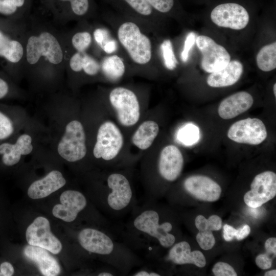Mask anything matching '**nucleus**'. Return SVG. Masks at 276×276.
<instances>
[{
    "label": "nucleus",
    "mask_w": 276,
    "mask_h": 276,
    "mask_svg": "<svg viewBox=\"0 0 276 276\" xmlns=\"http://www.w3.org/2000/svg\"><path fill=\"white\" fill-rule=\"evenodd\" d=\"M155 201L145 200L143 204L138 203L120 230L122 241L136 253L144 252L146 258L154 254L158 247L168 249L176 241L172 232L173 224L163 219V212Z\"/></svg>",
    "instance_id": "f257e3e1"
},
{
    "label": "nucleus",
    "mask_w": 276,
    "mask_h": 276,
    "mask_svg": "<svg viewBox=\"0 0 276 276\" xmlns=\"http://www.w3.org/2000/svg\"><path fill=\"white\" fill-rule=\"evenodd\" d=\"M101 15L116 36L129 70L150 75L154 72L157 59L151 35L114 10L104 11Z\"/></svg>",
    "instance_id": "f03ea898"
},
{
    "label": "nucleus",
    "mask_w": 276,
    "mask_h": 276,
    "mask_svg": "<svg viewBox=\"0 0 276 276\" xmlns=\"http://www.w3.org/2000/svg\"><path fill=\"white\" fill-rule=\"evenodd\" d=\"M77 240L84 250L99 256L121 275H129L134 268L143 264L137 253L117 240L111 229L84 227L78 232Z\"/></svg>",
    "instance_id": "7ed1b4c3"
},
{
    "label": "nucleus",
    "mask_w": 276,
    "mask_h": 276,
    "mask_svg": "<svg viewBox=\"0 0 276 276\" xmlns=\"http://www.w3.org/2000/svg\"><path fill=\"white\" fill-rule=\"evenodd\" d=\"M97 198L101 209L112 219L122 218L130 214L139 203L130 180L118 172L108 173Z\"/></svg>",
    "instance_id": "20e7f679"
},
{
    "label": "nucleus",
    "mask_w": 276,
    "mask_h": 276,
    "mask_svg": "<svg viewBox=\"0 0 276 276\" xmlns=\"http://www.w3.org/2000/svg\"><path fill=\"white\" fill-rule=\"evenodd\" d=\"M114 11L137 24L156 38L160 28V15L145 0H101Z\"/></svg>",
    "instance_id": "39448f33"
},
{
    "label": "nucleus",
    "mask_w": 276,
    "mask_h": 276,
    "mask_svg": "<svg viewBox=\"0 0 276 276\" xmlns=\"http://www.w3.org/2000/svg\"><path fill=\"white\" fill-rule=\"evenodd\" d=\"M44 9L57 25H63L73 21H90L98 16L95 0H51Z\"/></svg>",
    "instance_id": "423d86ee"
},
{
    "label": "nucleus",
    "mask_w": 276,
    "mask_h": 276,
    "mask_svg": "<svg viewBox=\"0 0 276 276\" xmlns=\"http://www.w3.org/2000/svg\"><path fill=\"white\" fill-rule=\"evenodd\" d=\"M108 100L114 109L121 125L130 127L135 125L140 117V106L138 97L131 89L117 86L108 93Z\"/></svg>",
    "instance_id": "0eeeda50"
},
{
    "label": "nucleus",
    "mask_w": 276,
    "mask_h": 276,
    "mask_svg": "<svg viewBox=\"0 0 276 276\" xmlns=\"http://www.w3.org/2000/svg\"><path fill=\"white\" fill-rule=\"evenodd\" d=\"M85 141L82 124L78 121L73 120L66 126L64 134L58 143V154L69 162L79 161L86 155Z\"/></svg>",
    "instance_id": "6e6552de"
},
{
    "label": "nucleus",
    "mask_w": 276,
    "mask_h": 276,
    "mask_svg": "<svg viewBox=\"0 0 276 276\" xmlns=\"http://www.w3.org/2000/svg\"><path fill=\"white\" fill-rule=\"evenodd\" d=\"M123 145V135L117 126L106 121L99 127L93 154L98 159L109 162L119 154Z\"/></svg>",
    "instance_id": "1a4fd4ad"
},
{
    "label": "nucleus",
    "mask_w": 276,
    "mask_h": 276,
    "mask_svg": "<svg viewBox=\"0 0 276 276\" xmlns=\"http://www.w3.org/2000/svg\"><path fill=\"white\" fill-rule=\"evenodd\" d=\"M24 30L0 24V60L2 63L22 65Z\"/></svg>",
    "instance_id": "9d476101"
},
{
    "label": "nucleus",
    "mask_w": 276,
    "mask_h": 276,
    "mask_svg": "<svg viewBox=\"0 0 276 276\" xmlns=\"http://www.w3.org/2000/svg\"><path fill=\"white\" fill-rule=\"evenodd\" d=\"M276 195V174L267 171L257 175L250 185V190L244 196L245 204L258 208L273 199Z\"/></svg>",
    "instance_id": "9b49d317"
},
{
    "label": "nucleus",
    "mask_w": 276,
    "mask_h": 276,
    "mask_svg": "<svg viewBox=\"0 0 276 276\" xmlns=\"http://www.w3.org/2000/svg\"><path fill=\"white\" fill-rule=\"evenodd\" d=\"M195 42L202 55L201 65L205 72L211 73L218 71L230 61L231 56L226 50L211 38L200 35Z\"/></svg>",
    "instance_id": "f8f14e48"
},
{
    "label": "nucleus",
    "mask_w": 276,
    "mask_h": 276,
    "mask_svg": "<svg viewBox=\"0 0 276 276\" xmlns=\"http://www.w3.org/2000/svg\"><path fill=\"white\" fill-rule=\"evenodd\" d=\"M263 122L258 118H247L237 121L229 128L227 136L231 140L242 144L257 145L267 137Z\"/></svg>",
    "instance_id": "ddd939ff"
},
{
    "label": "nucleus",
    "mask_w": 276,
    "mask_h": 276,
    "mask_svg": "<svg viewBox=\"0 0 276 276\" xmlns=\"http://www.w3.org/2000/svg\"><path fill=\"white\" fill-rule=\"evenodd\" d=\"M26 237L29 245L47 249L52 254H58L62 250L59 240L51 232L49 221L39 216L27 227Z\"/></svg>",
    "instance_id": "4468645a"
},
{
    "label": "nucleus",
    "mask_w": 276,
    "mask_h": 276,
    "mask_svg": "<svg viewBox=\"0 0 276 276\" xmlns=\"http://www.w3.org/2000/svg\"><path fill=\"white\" fill-rule=\"evenodd\" d=\"M212 21L219 27L241 30L247 25L249 16L241 5L233 3L219 5L211 12Z\"/></svg>",
    "instance_id": "2eb2a0df"
},
{
    "label": "nucleus",
    "mask_w": 276,
    "mask_h": 276,
    "mask_svg": "<svg viewBox=\"0 0 276 276\" xmlns=\"http://www.w3.org/2000/svg\"><path fill=\"white\" fill-rule=\"evenodd\" d=\"M34 0H0V24L16 28L25 27Z\"/></svg>",
    "instance_id": "dca6fc26"
},
{
    "label": "nucleus",
    "mask_w": 276,
    "mask_h": 276,
    "mask_svg": "<svg viewBox=\"0 0 276 276\" xmlns=\"http://www.w3.org/2000/svg\"><path fill=\"white\" fill-rule=\"evenodd\" d=\"M60 204H56L53 208L54 217L66 222L76 220L79 215L88 205L86 196L77 190H66L60 196Z\"/></svg>",
    "instance_id": "f3484780"
},
{
    "label": "nucleus",
    "mask_w": 276,
    "mask_h": 276,
    "mask_svg": "<svg viewBox=\"0 0 276 276\" xmlns=\"http://www.w3.org/2000/svg\"><path fill=\"white\" fill-rule=\"evenodd\" d=\"M183 163V157L180 150L174 145H167L160 152L156 171L163 180L173 182L180 176Z\"/></svg>",
    "instance_id": "a211bd4d"
},
{
    "label": "nucleus",
    "mask_w": 276,
    "mask_h": 276,
    "mask_svg": "<svg viewBox=\"0 0 276 276\" xmlns=\"http://www.w3.org/2000/svg\"><path fill=\"white\" fill-rule=\"evenodd\" d=\"M182 186L187 193L204 201H216L221 194L220 186L211 178L203 175L187 177L184 180Z\"/></svg>",
    "instance_id": "6ab92c4d"
},
{
    "label": "nucleus",
    "mask_w": 276,
    "mask_h": 276,
    "mask_svg": "<svg viewBox=\"0 0 276 276\" xmlns=\"http://www.w3.org/2000/svg\"><path fill=\"white\" fill-rule=\"evenodd\" d=\"M66 54L75 52H90L94 48L92 23L77 22L71 31L65 32Z\"/></svg>",
    "instance_id": "aec40b11"
},
{
    "label": "nucleus",
    "mask_w": 276,
    "mask_h": 276,
    "mask_svg": "<svg viewBox=\"0 0 276 276\" xmlns=\"http://www.w3.org/2000/svg\"><path fill=\"white\" fill-rule=\"evenodd\" d=\"M169 248L165 258L167 262L176 265L192 264L201 268L206 265V260L202 252L199 250L192 251L191 246L187 241L176 242Z\"/></svg>",
    "instance_id": "412c9836"
},
{
    "label": "nucleus",
    "mask_w": 276,
    "mask_h": 276,
    "mask_svg": "<svg viewBox=\"0 0 276 276\" xmlns=\"http://www.w3.org/2000/svg\"><path fill=\"white\" fill-rule=\"evenodd\" d=\"M92 23L94 50L98 55L120 54L123 55L119 43L108 26L94 21Z\"/></svg>",
    "instance_id": "4be33fe9"
},
{
    "label": "nucleus",
    "mask_w": 276,
    "mask_h": 276,
    "mask_svg": "<svg viewBox=\"0 0 276 276\" xmlns=\"http://www.w3.org/2000/svg\"><path fill=\"white\" fill-rule=\"evenodd\" d=\"M253 103L254 99L250 94L239 91L223 100L219 106L218 112L222 119H231L248 110Z\"/></svg>",
    "instance_id": "5701e85b"
},
{
    "label": "nucleus",
    "mask_w": 276,
    "mask_h": 276,
    "mask_svg": "<svg viewBox=\"0 0 276 276\" xmlns=\"http://www.w3.org/2000/svg\"><path fill=\"white\" fill-rule=\"evenodd\" d=\"M66 183L62 173L58 170H53L43 178L33 182L28 190V196L33 199L46 197L57 191Z\"/></svg>",
    "instance_id": "b1692460"
},
{
    "label": "nucleus",
    "mask_w": 276,
    "mask_h": 276,
    "mask_svg": "<svg viewBox=\"0 0 276 276\" xmlns=\"http://www.w3.org/2000/svg\"><path fill=\"white\" fill-rule=\"evenodd\" d=\"M45 249L33 246H27L24 250L26 257L35 263L41 273L45 276H56L60 272L57 261Z\"/></svg>",
    "instance_id": "393cba45"
},
{
    "label": "nucleus",
    "mask_w": 276,
    "mask_h": 276,
    "mask_svg": "<svg viewBox=\"0 0 276 276\" xmlns=\"http://www.w3.org/2000/svg\"><path fill=\"white\" fill-rule=\"evenodd\" d=\"M33 150L32 138L27 134L20 135L15 144L3 143L0 145V154L2 162L8 166L17 164L22 155L30 154Z\"/></svg>",
    "instance_id": "a878e982"
},
{
    "label": "nucleus",
    "mask_w": 276,
    "mask_h": 276,
    "mask_svg": "<svg viewBox=\"0 0 276 276\" xmlns=\"http://www.w3.org/2000/svg\"><path fill=\"white\" fill-rule=\"evenodd\" d=\"M243 72L242 63L237 61H229L223 68L211 73L207 79L208 84L213 87H223L235 84Z\"/></svg>",
    "instance_id": "bb28decb"
},
{
    "label": "nucleus",
    "mask_w": 276,
    "mask_h": 276,
    "mask_svg": "<svg viewBox=\"0 0 276 276\" xmlns=\"http://www.w3.org/2000/svg\"><path fill=\"white\" fill-rule=\"evenodd\" d=\"M102 77L110 82H117L129 70L124 57L120 54L102 56L100 58Z\"/></svg>",
    "instance_id": "cd10ccee"
},
{
    "label": "nucleus",
    "mask_w": 276,
    "mask_h": 276,
    "mask_svg": "<svg viewBox=\"0 0 276 276\" xmlns=\"http://www.w3.org/2000/svg\"><path fill=\"white\" fill-rule=\"evenodd\" d=\"M159 132V126L155 121L148 120L142 123L133 133V144L141 150L149 148Z\"/></svg>",
    "instance_id": "c85d7f7f"
},
{
    "label": "nucleus",
    "mask_w": 276,
    "mask_h": 276,
    "mask_svg": "<svg viewBox=\"0 0 276 276\" xmlns=\"http://www.w3.org/2000/svg\"><path fill=\"white\" fill-rule=\"evenodd\" d=\"M258 67L264 72H269L276 68V42L265 45L257 55Z\"/></svg>",
    "instance_id": "c756f323"
},
{
    "label": "nucleus",
    "mask_w": 276,
    "mask_h": 276,
    "mask_svg": "<svg viewBox=\"0 0 276 276\" xmlns=\"http://www.w3.org/2000/svg\"><path fill=\"white\" fill-rule=\"evenodd\" d=\"M158 49L164 66L170 71L175 69L178 61L175 56L171 41L169 39H164L159 44Z\"/></svg>",
    "instance_id": "7c9ffc66"
},
{
    "label": "nucleus",
    "mask_w": 276,
    "mask_h": 276,
    "mask_svg": "<svg viewBox=\"0 0 276 276\" xmlns=\"http://www.w3.org/2000/svg\"><path fill=\"white\" fill-rule=\"evenodd\" d=\"M178 140L186 145L195 144L199 139V130L193 124H188L183 126L178 133Z\"/></svg>",
    "instance_id": "2f4dec72"
},
{
    "label": "nucleus",
    "mask_w": 276,
    "mask_h": 276,
    "mask_svg": "<svg viewBox=\"0 0 276 276\" xmlns=\"http://www.w3.org/2000/svg\"><path fill=\"white\" fill-rule=\"evenodd\" d=\"M196 239L199 246L204 250L212 249L215 244V239L211 231H199Z\"/></svg>",
    "instance_id": "473e14b6"
},
{
    "label": "nucleus",
    "mask_w": 276,
    "mask_h": 276,
    "mask_svg": "<svg viewBox=\"0 0 276 276\" xmlns=\"http://www.w3.org/2000/svg\"><path fill=\"white\" fill-rule=\"evenodd\" d=\"M13 131L14 128L12 121L0 111V140L9 137Z\"/></svg>",
    "instance_id": "72a5a7b5"
},
{
    "label": "nucleus",
    "mask_w": 276,
    "mask_h": 276,
    "mask_svg": "<svg viewBox=\"0 0 276 276\" xmlns=\"http://www.w3.org/2000/svg\"><path fill=\"white\" fill-rule=\"evenodd\" d=\"M212 271L215 276H237L233 267L227 263L219 262L215 264Z\"/></svg>",
    "instance_id": "f704fd0d"
},
{
    "label": "nucleus",
    "mask_w": 276,
    "mask_h": 276,
    "mask_svg": "<svg viewBox=\"0 0 276 276\" xmlns=\"http://www.w3.org/2000/svg\"><path fill=\"white\" fill-rule=\"evenodd\" d=\"M196 40L195 33L190 32L185 39L182 50L180 53V59L183 62H186L189 58V53L193 47Z\"/></svg>",
    "instance_id": "c9c22d12"
},
{
    "label": "nucleus",
    "mask_w": 276,
    "mask_h": 276,
    "mask_svg": "<svg viewBox=\"0 0 276 276\" xmlns=\"http://www.w3.org/2000/svg\"><path fill=\"white\" fill-rule=\"evenodd\" d=\"M161 275L160 272L152 267L151 264L145 265L142 264L138 269L130 274L132 276H160Z\"/></svg>",
    "instance_id": "e433bc0d"
},
{
    "label": "nucleus",
    "mask_w": 276,
    "mask_h": 276,
    "mask_svg": "<svg viewBox=\"0 0 276 276\" xmlns=\"http://www.w3.org/2000/svg\"><path fill=\"white\" fill-rule=\"evenodd\" d=\"M273 257L267 253L259 255L256 258V265L261 269H269L272 265Z\"/></svg>",
    "instance_id": "4c0bfd02"
},
{
    "label": "nucleus",
    "mask_w": 276,
    "mask_h": 276,
    "mask_svg": "<svg viewBox=\"0 0 276 276\" xmlns=\"http://www.w3.org/2000/svg\"><path fill=\"white\" fill-rule=\"evenodd\" d=\"M207 219L209 228L211 231H218L221 229L222 220L219 216L213 215Z\"/></svg>",
    "instance_id": "58836bf2"
},
{
    "label": "nucleus",
    "mask_w": 276,
    "mask_h": 276,
    "mask_svg": "<svg viewBox=\"0 0 276 276\" xmlns=\"http://www.w3.org/2000/svg\"><path fill=\"white\" fill-rule=\"evenodd\" d=\"M266 253L274 258L276 255V238L271 237L268 238L265 243Z\"/></svg>",
    "instance_id": "ea45409f"
},
{
    "label": "nucleus",
    "mask_w": 276,
    "mask_h": 276,
    "mask_svg": "<svg viewBox=\"0 0 276 276\" xmlns=\"http://www.w3.org/2000/svg\"><path fill=\"white\" fill-rule=\"evenodd\" d=\"M195 225L199 231H211L209 227L208 219L202 215H198L196 217Z\"/></svg>",
    "instance_id": "a19ab883"
},
{
    "label": "nucleus",
    "mask_w": 276,
    "mask_h": 276,
    "mask_svg": "<svg viewBox=\"0 0 276 276\" xmlns=\"http://www.w3.org/2000/svg\"><path fill=\"white\" fill-rule=\"evenodd\" d=\"M236 228L231 225L224 224L223 229V237L227 242L231 241L235 237Z\"/></svg>",
    "instance_id": "79ce46f5"
},
{
    "label": "nucleus",
    "mask_w": 276,
    "mask_h": 276,
    "mask_svg": "<svg viewBox=\"0 0 276 276\" xmlns=\"http://www.w3.org/2000/svg\"><path fill=\"white\" fill-rule=\"evenodd\" d=\"M250 233V228L247 224L236 229L235 238L239 241L242 240L248 236Z\"/></svg>",
    "instance_id": "37998d69"
},
{
    "label": "nucleus",
    "mask_w": 276,
    "mask_h": 276,
    "mask_svg": "<svg viewBox=\"0 0 276 276\" xmlns=\"http://www.w3.org/2000/svg\"><path fill=\"white\" fill-rule=\"evenodd\" d=\"M0 271L4 276H11L14 272L13 266L8 262H4L1 264Z\"/></svg>",
    "instance_id": "c03bdc74"
},
{
    "label": "nucleus",
    "mask_w": 276,
    "mask_h": 276,
    "mask_svg": "<svg viewBox=\"0 0 276 276\" xmlns=\"http://www.w3.org/2000/svg\"><path fill=\"white\" fill-rule=\"evenodd\" d=\"M9 91V84L5 80L0 77V99L6 96Z\"/></svg>",
    "instance_id": "a18cd8bd"
},
{
    "label": "nucleus",
    "mask_w": 276,
    "mask_h": 276,
    "mask_svg": "<svg viewBox=\"0 0 276 276\" xmlns=\"http://www.w3.org/2000/svg\"><path fill=\"white\" fill-rule=\"evenodd\" d=\"M259 208L260 207L255 208H250V209L248 210V212L251 215L257 218L261 214V210Z\"/></svg>",
    "instance_id": "49530a36"
},
{
    "label": "nucleus",
    "mask_w": 276,
    "mask_h": 276,
    "mask_svg": "<svg viewBox=\"0 0 276 276\" xmlns=\"http://www.w3.org/2000/svg\"><path fill=\"white\" fill-rule=\"evenodd\" d=\"M40 4H41L42 7L45 9L49 5L50 1L51 0H39Z\"/></svg>",
    "instance_id": "de8ad7c7"
},
{
    "label": "nucleus",
    "mask_w": 276,
    "mask_h": 276,
    "mask_svg": "<svg viewBox=\"0 0 276 276\" xmlns=\"http://www.w3.org/2000/svg\"><path fill=\"white\" fill-rule=\"evenodd\" d=\"M264 275L265 276H275L276 270L272 269V270L268 271L265 273Z\"/></svg>",
    "instance_id": "09e8293b"
},
{
    "label": "nucleus",
    "mask_w": 276,
    "mask_h": 276,
    "mask_svg": "<svg viewBox=\"0 0 276 276\" xmlns=\"http://www.w3.org/2000/svg\"><path fill=\"white\" fill-rule=\"evenodd\" d=\"M273 93L275 97H276V84L275 83H274L273 85Z\"/></svg>",
    "instance_id": "8fccbe9b"
},
{
    "label": "nucleus",
    "mask_w": 276,
    "mask_h": 276,
    "mask_svg": "<svg viewBox=\"0 0 276 276\" xmlns=\"http://www.w3.org/2000/svg\"><path fill=\"white\" fill-rule=\"evenodd\" d=\"M0 275H2V274L1 273V272H0Z\"/></svg>",
    "instance_id": "3c124183"
}]
</instances>
